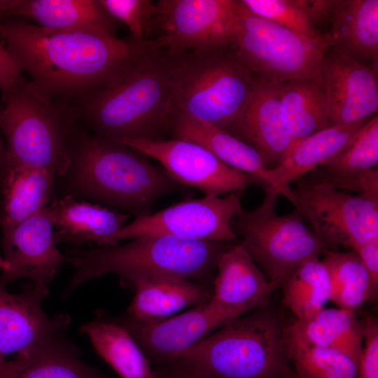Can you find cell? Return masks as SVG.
<instances>
[{
	"label": "cell",
	"mask_w": 378,
	"mask_h": 378,
	"mask_svg": "<svg viewBox=\"0 0 378 378\" xmlns=\"http://www.w3.org/2000/svg\"><path fill=\"white\" fill-rule=\"evenodd\" d=\"M0 38L36 88L67 105L106 85L152 41L92 28L45 29L20 18L0 20Z\"/></svg>",
	"instance_id": "1"
},
{
	"label": "cell",
	"mask_w": 378,
	"mask_h": 378,
	"mask_svg": "<svg viewBox=\"0 0 378 378\" xmlns=\"http://www.w3.org/2000/svg\"><path fill=\"white\" fill-rule=\"evenodd\" d=\"M177 70L178 55L154 38L109 82L69 107L98 136L164 139L176 116Z\"/></svg>",
	"instance_id": "2"
},
{
	"label": "cell",
	"mask_w": 378,
	"mask_h": 378,
	"mask_svg": "<svg viewBox=\"0 0 378 378\" xmlns=\"http://www.w3.org/2000/svg\"><path fill=\"white\" fill-rule=\"evenodd\" d=\"M226 241L174 236L133 239L124 245L70 249L66 263L76 269L63 296L85 282L115 274L120 284L133 288L155 278H177L210 284L218 261L227 248Z\"/></svg>",
	"instance_id": "3"
},
{
	"label": "cell",
	"mask_w": 378,
	"mask_h": 378,
	"mask_svg": "<svg viewBox=\"0 0 378 378\" xmlns=\"http://www.w3.org/2000/svg\"><path fill=\"white\" fill-rule=\"evenodd\" d=\"M70 153L69 172L78 192L136 218L150 215L158 199L185 187L143 155L94 133H80Z\"/></svg>",
	"instance_id": "4"
},
{
	"label": "cell",
	"mask_w": 378,
	"mask_h": 378,
	"mask_svg": "<svg viewBox=\"0 0 378 378\" xmlns=\"http://www.w3.org/2000/svg\"><path fill=\"white\" fill-rule=\"evenodd\" d=\"M251 312L227 321L177 357L210 378H298L289 356L288 326L267 305Z\"/></svg>",
	"instance_id": "5"
},
{
	"label": "cell",
	"mask_w": 378,
	"mask_h": 378,
	"mask_svg": "<svg viewBox=\"0 0 378 378\" xmlns=\"http://www.w3.org/2000/svg\"><path fill=\"white\" fill-rule=\"evenodd\" d=\"M3 100L0 127L6 141L5 171L32 167L66 174L75 122L69 106L48 98L24 77Z\"/></svg>",
	"instance_id": "6"
},
{
	"label": "cell",
	"mask_w": 378,
	"mask_h": 378,
	"mask_svg": "<svg viewBox=\"0 0 378 378\" xmlns=\"http://www.w3.org/2000/svg\"><path fill=\"white\" fill-rule=\"evenodd\" d=\"M231 44L178 55L176 115H188L229 132L255 79L238 59L234 46L228 50Z\"/></svg>",
	"instance_id": "7"
},
{
	"label": "cell",
	"mask_w": 378,
	"mask_h": 378,
	"mask_svg": "<svg viewBox=\"0 0 378 378\" xmlns=\"http://www.w3.org/2000/svg\"><path fill=\"white\" fill-rule=\"evenodd\" d=\"M260 186L265 193L262 203L253 210H243L232 226L266 277L281 286L302 264L319 258L326 246L296 209L278 215L279 192L266 184Z\"/></svg>",
	"instance_id": "8"
},
{
	"label": "cell",
	"mask_w": 378,
	"mask_h": 378,
	"mask_svg": "<svg viewBox=\"0 0 378 378\" xmlns=\"http://www.w3.org/2000/svg\"><path fill=\"white\" fill-rule=\"evenodd\" d=\"M232 45L255 76L281 83L321 75L323 50L313 41L250 13L239 0Z\"/></svg>",
	"instance_id": "9"
},
{
	"label": "cell",
	"mask_w": 378,
	"mask_h": 378,
	"mask_svg": "<svg viewBox=\"0 0 378 378\" xmlns=\"http://www.w3.org/2000/svg\"><path fill=\"white\" fill-rule=\"evenodd\" d=\"M288 200L326 246L342 245L354 251L378 237V201L363 195L307 180L290 188Z\"/></svg>",
	"instance_id": "10"
},
{
	"label": "cell",
	"mask_w": 378,
	"mask_h": 378,
	"mask_svg": "<svg viewBox=\"0 0 378 378\" xmlns=\"http://www.w3.org/2000/svg\"><path fill=\"white\" fill-rule=\"evenodd\" d=\"M239 0H159L154 34L170 54L232 43Z\"/></svg>",
	"instance_id": "11"
},
{
	"label": "cell",
	"mask_w": 378,
	"mask_h": 378,
	"mask_svg": "<svg viewBox=\"0 0 378 378\" xmlns=\"http://www.w3.org/2000/svg\"><path fill=\"white\" fill-rule=\"evenodd\" d=\"M242 211L239 192L223 197L204 195L189 199L155 214L136 218L112 237V246L125 239L162 235L233 241L237 237L232 221Z\"/></svg>",
	"instance_id": "12"
},
{
	"label": "cell",
	"mask_w": 378,
	"mask_h": 378,
	"mask_svg": "<svg viewBox=\"0 0 378 378\" xmlns=\"http://www.w3.org/2000/svg\"><path fill=\"white\" fill-rule=\"evenodd\" d=\"M139 153L158 161L178 183L201 190L205 195L241 193L255 177L224 164L202 146L183 139H121L117 141Z\"/></svg>",
	"instance_id": "13"
},
{
	"label": "cell",
	"mask_w": 378,
	"mask_h": 378,
	"mask_svg": "<svg viewBox=\"0 0 378 378\" xmlns=\"http://www.w3.org/2000/svg\"><path fill=\"white\" fill-rule=\"evenodd\" d=\"M248 312L210 300L185 313L156 321H138L126 315L114 319L129 332L150 362L158 366L176 358L227 321Z\"/></svg>",
	"instance_id": "14"
},
{
	"label": "cell",
	"mask_w": 378,
	"mask_h": 378,
	"mask_svg": "<svg viewBox=\"0 0 378 378\" xmlns=\"http://www.w3.org/2000/svg\"><path fill=\"white\" fill-rule=\"evenodd\" d=\"M321 74L329 126L366 121L377 114V70L328 47L322 56Z\"/></svg>",
	"instance_id": "15"
},
{
	"label": "cell",
	"mask_w": 378,
	"mask_h": 378,
	"mask_svg": "<svg viewBox=\"0 0 378 378\" xmlns=\"http://www.w3.org/2000/svg\"><path fill=\"white\" fill-rule=\"evenodd\" d=\"M48 293L49 290L31 284L20 293L13 294L0 282V365L8 356H26L66 332L69 316L59 314L49 317L42 309V302Z\"/></svg>",
	"instance_id": "16"
},
{
	"label": "cell",
	"mask_w": 378,
	"mask_h": 378,
	"mask_svg": "<svg viewBox=\"0 0 378 378\" xmlns=\"http://www.w3.org/2000/svg\"><path fill=\"white\" fill-rule=\"evenodd\" d=\"M48 206L24 221L3 238L6 268L0 282L4 285L28 279L36 288L48 289L67 257L57 248Z\"/></svg>",
	"instance_id": "17"
},
{
	"label": "cell",
	"mask_w": 378,
	"mask_h": 378,
	"mask_svg": "<svg viewBox=\"0 0 378 378\" xmlns=\"http://www.w3.org/2000/svg\"><path fill=\"white\" fill-rule=\"evenodd\" d=\"M280 83L255 76L248 100L229 130L253 147L269 169L276 167L292 146L281 113Z\"/></svg>",
	"instance_id": "18"
},
{
	"label": "cell",
	"mask_w": 378,
	"mask_h": 378,
	"mask_svg": "<svg viewBox=\"0 0 378 378\" xmlns=\"http://www.w3.org/2000/svg\"><path fill=\"white\" fill-rule=\"evenodd\" d=\"M327 24V47L378 69L377 0H333Z\"/></svg>",
	"instance_id": "19"
},
{
	"label": "cell",
	"mask_w": 378,
	"mask_h": 378,
	"mask_svg": "<svg viewBox=\"0 0 378 378\" xmlns=\"http://www.w3.org/2000/svg\"><path fill=\"white\" fill-rule=\"evenodd\" d=\"M30 20L49 29L92 28L116 36L121 23L99 0H0V20Z\"/></svg>",
	"instance_id": "20"
},
{
	"label": "cell",
	"mask_w": 378,
	"mask_h": 378,
	"mask_svg": "<svg viewBox=\"0 0 378 378\" xmlns=\"http://www.w3.org/2000/svg\"><path fill=\"white\" fill-rule=\"evenodd\" d=\"M216 272L211 301L227 307L251 312L267 305L270 295L281 286L266 277L241 242L223 253Z\"/></svg>",
	"instance_id": "21"
},
{
	"label": "cell",
	"mask_w": 378,
	"mask_h": 378,
	"mask_svg": "<svg viewBox=\"0 0 378 378\" xmlns=\"http://www.w3.org/2000/svg\"><path fill=\"white\" fill-rule=\"evenodd\" d=\"M368 120L328 126L296 141L282 160L269 169L265 182L260 184L270 186L288 200L290 183L332 159Z\"/></svg>",
	"instance_id": "22"
},
{
	"label": "cell",
	"mask_w": 378,
	"mask_h": 378,
	"mask_svg": "<svg viewBox=\"0 0 378 378\" xmlns=\"http://www.w3.org/2000/svg\"><path fill=\"white\" fill-rule=\"evenodd\" d=\"M48 209L57 244L112 246V237L130 217L113 209L76 200L70 195L54 200Z\"/></svg>",
	"instance_id": "23"
},
{
	"label": "cell",
	"mask_w": 378,
	"mask_h": 378,
	"mask_svg": "<svg viewBox=\"0 0 378 378\" xmlns=\"http://www.w3.org/2000/svg\"><path fill=\"white\" fill-rule=\"evenodd\" d=\"M175 139L195 143L209 150L229 167L266 181L269 168L260 153L251 145L228 131L213 124L188 116L176 115L170 132Z\"/></svg>",
	"instance_id": "24"
},
{
	"label": "cell",
	"mask_w": 378,
	"mask_h": 378,
	"mask_svg": "<svg viewBox=\"0 0 378 378\" xmlns=\"http://www.w3.org/2000/svg\"><path fill=\"white\" fill-rule=\"evenodd\" d=\"M287 335L307 345L340 351L358 365L365 324L357 318L354 311L324 307L310 317L295 319L288 326Z\"/></svg>",
	"instance_id": "25"
},
{
	"label": "cell",
	"mask_w": 378,
	"mask_h": 378,
	"mask_svg": "<svg viewBox=\"0 0 378 378\" xmlns=\"http://www.w3.org/2000/svg\"><path fill=\"white\" fill-rule=\"evenodd\" d=\"M133 288L135 295L126 316L138 321L167 318L183 308L206 303L212 296L210 284L170 277L144 280Z\"/></svg>",
	"instance_id": "26"
},
{
	"label": "cell",
	"mask_w": 378,
	"mask_h": 378,
	"mask_svg": "<svg viewBox=\"0 0 378 378\" xmlns=\"http://www.w3.org/2000/svg\"><path fill=\"white\" fill-rule=\"evenodd\" d=\"M0 378H106L85 363L76 347L60 334L27 356L7 360Z\"/></svg>",
	"instance_id": "27"
},
{
	"label": "cell",
	"mask_w": 378,
	"mask_h": 378,
	"mask_svg": "<svg viewBox=\"0 0 378 378\" xmlns=\"http://www.w3.org/2000/svg\"><path fill=\"white\" fill-rule=\"evenodd\" d=\"M80 331L121 378H158L136 341L114 318L98 312L94 320L80 326Z\"/></svg>",
	"instance_id": "28"
},
{
	"label": "cell",
	"mask_w": 378,
	"mask_h": 378,
	"mask_svg": "<svg viewBox=\"0 0 378 378\" xmlns=\"http://www.w3.org/2000/svg\"><path fill=\"white\" fill-rule=\"evenodd\" d=\"M279 101L282 119L292 145L329 126L321 74L281 82Z\"/></svg>",
	"instance_id": "29"
},
{
	"label": "cell",
	"mask_w": 378,
	"mask_h": 378,
	"mask_svg": "<svg viewBox=\"0 0 378 378\" xmlns=\"http://www.w3.org/2000/svg\"><path fill=\"white\" fill-rule=\"evenodd\" d=\"M55 174L46 169H6L4 181L3 238L48 205Z\"/></svg>",
	"instance_id": "30"
},
{
	"label": "cell",
	"mask_w": 378,
	"mask_h": 378,
	"mask_svg": "<svg viewBox=\"0 0 378 378\" xmlns=\"http://www.w3.org/2000/svg\"><path fill=\"white\" fill-rule=\"evenodd\" d=\"M322 253L330 279V300L339 308L355 312L375 296L377 289L355 251L324 249Z\"/></svg>",
	"instance_id": "31"
},
{
	"label": "cell",
	"mask_w": 378,
	"mask_h": 378,
	"mask_svg": "<svg viewBox=\"0 0 378 378\" xmlns=\"http://www.w3.org/2000/svg\"><path fill=\"white\" fill-rule=\"evenodd\" d=\"M283 302L296 320L307 318L330 300L328 270L319 258L298 267L283 283Z\"/></svg>",
	"instance_id": "32"
},
{
	"label": "cell",
	"mask_w": 378,
	"mask_h": 378,
	"mask_svg": "<svg viewBox=\"0 0 378 378\" xmlns=\"http://www.w3.org/2000/svg\"><path fill=\"white\" fill-rule=\"evenodd\" d=\"M378 115L365 122L350 142L332 159L321 166L309 181L331 183L352 178L377 167Z\"/></svg>",
	"instance_id": "33"
},
{
	"label": "cell",
	"mask_w": 378,
	"mask_h": 378,
	"mask_svg": "<svg viewBox=\"0 0 378 378\" xmlns=\"http://www.w3.org/2000/svg\"><path fill=\"white\" fill-rule=\"evenodd\" d=\"M287 339L298 378H356L358 365L344 354Z\"/></svg>",
	"instance_id": "34"
},
{
	"label": "cell",
	"mask_w": 378,
	"mask_h": 378,
	"mask_svg": "<svg viewBox=\"0 0 378 378\" xmlns=\"http://www.w3.org/2000/svg\"><path fill=\"white\" fill-rule=\"evenodd\" d=\"M252 14L270 20L309 38L323 50L328 47L323 35L311 22L296 0H240Z\"/></svg>",
	"instance_id": "35"
},
{
	"label": "cell",
	"mask_w": 378,
	"mask_h": 378,
	"mask_svg": "<svg viewBox=\"0 0 378 378\" xmlns=\"http://www.w3.org/2000/svg\"><path fill=\"white\" fill-rule=\"evenodd\" d=\"M115 20L128 28L130 37L139 42L154 39L155 3L151 0H99Z\"/></svg>",
	"instance_id": "36"
},
{
	"label": "cell",
	"mask_w": 378,
	"mask_h": 378,
	"mask_svg": "<svg viewBox=\"0 0 378 378\" xmlns=\"http://www.w3.org/2000/svg\"><path fill=\"white\" fill-rule=\"evenodd\" d=\"M365 335L357 378H378V323L369 316L364 321Z\"/></svg>",
	"instance_id": "37"
},
{
	"label": "cell",
	"mask_w": 378,
	"mask_h": 378,
	"mask_svg": "<svg viewBox=\"0 0 378 378\" xmlns=\"http://www.w3.org/2000/svg\"><path fill=\"white\" fill-rule=\"evenodd\" d=\"M156 370L158 378H210L202 370L183 357L158 365Z\"/></svg>",
	"instance_id": "38"
},
{
	"label": "cell",
	"mask_w": 378,
	"mask_h": 378,
	"mask_svg": "<svg viewBox=\"0 0 378 378\" xmlns=\"http://www.w3.org/2000/svg\"><path fill=\"white\" fill-rule=\"evenodd\" d=\"M23 78L22 72L6 47L0 49V92L5 98Z\"/></svg>",
	"instance_id": "39"
},
{
	"label": "cell",
	"mask_w": 378,
	"mask_h": 378,
	"mask_svg": "<svg viewBox=\"0 0 378 378\" xmlns=\"http://www.w3.org/2000/svg\"><path fill=\"white\" fill-rule=\"evenodd\" d=\"M354 251L368 272L374 288L378 286V237L362 245Z\"/></svg>",
	"instance_id": "40"
},
{
	"label": "cell",
	"mask_w": 378,
	"mask_h": 378,
	"mask_svg": "<svg viewBox=\"0 0 378 378\" xmlns=\"http://www.w3.org/2000/svg\"><path fill=\"white\" fill-rule=\"evenodd\" d=\"M2 108H0V115ZM1 127H0V172L4 171L5 172L6 165V145H4L1 134Z\"/></svg>",
	"instance_id": "41"
},
{
	"label": "cell",
	"mask_w": 378,
	"mask_h": 378,
	"mask_svg": "<svg viewBox=\"0 0 378 378\" xmlns=\"http://www.w3.org/2000/svg\"><path fill=\"white\" fill-rule=\"evenodd\" d=\"M7 264L4 258L0 257V270H4L6 268Z\"/></svg>",
	"instance_id": "42"
},
{
	"label": "cell",
	"mask_w": 378,
	"mask_h": 378,
	"mask_svg": "<svg viewBox=\"0 0 378 378\" xmlns=\"http://www.w3.org/2000/svg\"><path fill=\"white\" fill-rule=\"evenodd\" d=\"M5 47V45L4 44V43L2 42L1 38H0V48H2Z\"/></svg>",
	"instance_id": "43"
}]
</instances>
